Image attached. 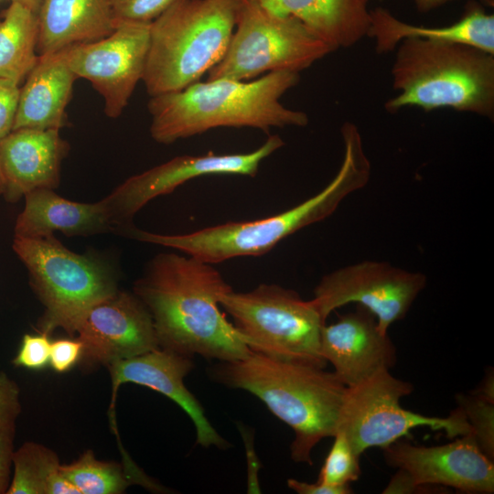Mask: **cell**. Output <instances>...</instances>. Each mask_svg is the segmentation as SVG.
<instances>
[{"instance_id": "6da1fadb", "label": "cell", "mask_w": 494, "mask_h": 494, "mask_svg": "<svg viewBox=\"0 0 494 494\" xmlns=\"http://www.w3.org/2000/svg\"><path fill=\"white\" fill-rule=\"evenodd\" d=\"M230 289L211 263L161 252L134 283V294L152 317L160 348L226 361L252 351L220 309L219 295Z\"/></svg>"}, {"instance_id": "7a4b0ae2", "label": "cell", "mask_w": 494, "mask_h": 494, "mask_svg": "<svg viewBox=\"0 0 494 494\" xmlns=\"http://www.w3.org/2000/svg\"><path fill=\"white\" fill-rule=\"evenodd\" d=\"M299 73L270 72L252 81L227 78L197 81L180 91L150 97V134L159 144L219 127H303L305 112L285 107L281 97L299 81Z\"/></svg>"}, {"instance_id": "3957f363", "label": "cell", "mask_w": 494, "mask_h": 494, "mask_svg": "<svg viewBox=\"0 0 494 494\" xmlns=\"http://www.w3.org/2000/svg\"><path fill=\"white\" fill-rule=\"evenodd\" d=\"M341 134L345 151L337 175L317 194L289 209L266 218L230 221L184 234H160L134 226L124 232L134 240L173 248L211 264L236 257L263 255L286 237L330 216L346 197L369 182L370 164L358 127L345 123Z\"/></svg>"}, {"instance_id": "277c9868", "label": "cell", "mask_w": 494, "mask_h": 494, "mask_svg": "<svg viewBox=\"0 0 494 494\" xmlns=\"http://www.w3.org/2000/svg\"><path fill=\"white\" fill-rule=\"evenodd\" d=\"M209 374L220 384L252 393L292 428L290 454L296 463L312 465L313 448L336 433L347 386L334 372L251 351L242 359L218 361Z\"/></svg>"}, {"instance_id": "5b68a950", "label": "cell", "mask_w": 494, "mask_h": 494, "mask_svg": "<svg viewBox=\"0 0 494 494\" xmlns=\"http://www.w3.org/2000/svg\"><path fill=\"white\" fill-rule=\"evenodd\" d=\"M394 50L391 74L397 93L384 104L389 113L449 108L493 120L494 54L417 38L402 40Z\"/></svg>"}, {"instance_id": "8992f818", "label": "cell", "mask_w": 494, "mask_h": 494, "mask_svg": "<svg viewBox=\"0 0 494 494\" xmlns=\"http://www.w3.org/2000/svg\"><path fill=\"white\" fill-rule=\"evenodd\" d=\"M236 12L237 0H184L151 22L142 79L150 97L180 91L217 65Z\"/></svg>"}, {"instance_id": "52a82bcc", "label": "cell", "mask_w": 494, "mask_h": 494, "mask_svg": "<svg viewBox=\"0 0 494 494\" xmlns=\"http://www.w3.org/2000/svg\"><path fill=\"white\" fill-rule=\"evenodd\" d=\"M12 248L27 267L45 306L40 332L62 328L74 335L87 312L118 290L113 271L99 258L67 249L54 236L15 235Z\"/></svg>"}, {"instance_id": "ba28073f", "label": "cell", "mask_w": 494, "mask_h": 494, "mask_svg": "<svg viewBox=\"0 0 494 494\" xmlns=\"http://www.w3.org/2000/svg\"><path fill=\"white\" fill-rule=\"evenodd\" d=\"M219 303L252 351L286 362L327 365L320 353L326 320L311 299L279 285L261 284L248 292H223Z\"/></svg>"}, {"instance_id": "9c48e42d", "label": "cell", "mask_w": 494, "mask_h": 494, "mask_svg": "<svg viewBox=\"0 0 494 494\" xmlns=\"http://www.w3.org/2000/svg\"><path fill=\"white\" fill-rule=\"evenodd\" d=\"M334 51L301 21L237 0L235 27L221 60L207 80L252 81L270 72L300 73Z\"/></svg>"}, {"instance_id": "30bf717a", "label": "cell", "mask_w": 494, "mask_h": 494, "mask_svg": "<svg viewBox=\"0 0 494 494\" xmlns=\"http://www.w3.org/2000/svg\"><path fill=\"white\" fill-rule=\"evenodd\" d=\"M413 391L412 383L392 376L389 369L379 370L361 382L347 387L336 432L344 434L360 456L369 448L382 449L409 436L416 427L444 431L448 438L471 434L459 406L447 417L425 416L403 408L400 400Z\"/></svg>"}, {"instance_id": "8fae6325", "label": "cell", "mask_w": 494, "mask_h": 494, "mask_svg": "<svg viewBox=\"0 0 494 494\" xmlns=\"http://www.w3.org/2000/svg\"><path fill=\"white\" fill-rule=\"evenodd\" d=\"M426 282L419 272L362 261L324 275L311 301L325 320L335 309L357 303L374 315L380 330L388 334L391 325L406 316Z\"/></svg>"}, {"instance_id": "7c38bea8", "label": "cell", "mask_w": 494, "mask_h": 494, "mask_svg": "<svg viewBox=\"0 0 494 494\" xmlns=\"http://www.w3.org/2000/svg\"><path fill=\"white\" fill-rule=\"evenodd\" d=\"M284 145L279 135L273 134L248 153L176 156L130 177L102 200L114 227L124 229L132 225L134 216L150 200L171 193L193 178L211 175L254 177L261 163Z\"/></svg>"}, {"instance_id": "4fadbf2b", "label": "cell", "mask_w": 494, "mask_h": 494, "mask_svg": "<svg viewBox=\"0 0 494 494\" xmlns=\"http://www.w3.org/2000/svg\"><path fill=\"white\" fill-rule=\"evenodd\" d=\"M150 24L121 22L103 38L65 49L79 78L90 81L103 100L104 113L119 117L142 81L149 46Z\"/></svg>"}, {"instance_id": "5bb4252c", "label": "cell", "mask_w": 494, "mask_h": 494, "mask_svg": "<svg viewBox=\"0 0 494 494\" xmlns=\"http://www.w3.org/2000/svg\"><path fill=\"white\" fill-rule=\"evenodd\" d=\"M382 450L386 463L404 472L419 488L438 490L448 487L465 493H493V459L481 450L471 434L432 446L397 440Z\"/></svg>"}, {"instance_id": "9a60e30c", "label": "cell", "mask_w": 494, "mask_h": 494, "mask_svg": "<svg viewBox=\"0 0 494 494\" xmlns=\"http://www.w3.org/2000/svg\"><path fill=\"white\" fill-rule=\"evenodd\" d=\"M88 365H108L158 349L152 317L134 295L117 291L92 306L76 332Z\"/></svg>"}, {"instance_id": "2e32d148", "label": "cell", "mask_w": 494, "mask_h": 494, "mask_svg": "<svg viewBox=\"0 0 494 494\" xmlns=\"http://www.w3.org/2000/svg\"><path fill=\"white\" fill-rule=\"evenodd\" d=\"M112 376L113 400L118 387L133 382L156 391L177 403L191 418L196 428V443L203 447L226 449L231 446L208 420L204 408L184 384L192 370L191 357L158 348L144 354L113 361L107 365Z\"/></svg>"}, {"instance_id": "e0dca14e", "label": "cell", "mask_w": 494, "mask_h": 494, "mask_svg": "<svg viewBox=\"0 0 494 494\" xmlns=\"http://www.w3.org/2000/svg\"><path fill=\"white\" fill-rule=\"evenodd\" d=\"M320 353L347 387L354 386L396 362V349L365 307L342 315L320 332Z\"/></svg>"}, {"instance_id": "ac0fdd59", "label": "cell", "mask_w": 494, "mask_h": 494, "mask_svg": "<svg viewBox=\"0 0 494 494\" xmlns=\"http://www.w3.org/2000/svg\"><path fill=\"white\" fill-rule=\"evenodd\" d=\"M59 129L20 128L0 140L4 197L16 202L30 191L54 189L70 145Z\"/></svg>"}, {"instance_id": "d6986e66", "label": "cell", "mask_w": 494, "mask_h": 494, "mask_svg": "<svg viewBox=\"0 0 494 494\" xmlns=\"http://www.w3.org/2000/svg\"><path fill=\"white\" fill-rule=\"evenodd\" d=\"M77 79L68 63L65 49L38 55L37 63L20 88L13 130H60L64 127L67 124L66 108Z\"/></svg>"}, {"instance_id": "ffe728a7", "label": "cell", "mask_w": 494, "mask_h": 494, "mask_svg": "<svg viewBox=\"0 0 494 494\" xmlns=\"http://www.w3.org/2000/svg\"><path fill=\"white\" fill-rule=\"evenodd\" d=\"M24 197L25 207L16 218L15 235L37 238L59 231L68 236H88L116 229L102 199L95 203L71 201L48 188L35 189Z\"/></svg>"}, {"instance_id": "44dd1931", "label": "cell", "mask_w": 494, "mask_h": 494, "mask_svg": "<svg viewBox=\"0 0 494 494\" xmlns=\"http://www.w3.org/2000/svg\"><path fill=\"white\" fill-rule=\"evenodd\" d=\"M37 15L38 55L103 38L116 27L112 0H41Z\"/></svg>"}, {"instance_id": "7402d4cb", "label": "cell", "mask_w": 494, "mask_h": 494, "mask_svg": "<svg viewBox=\"0 0 494 494\" xmlns=\"http://www.w3.org/2000/svg\"><path fill=\"white\" fill-rule=\"evenodd\" d=\"M281 16L301 21L333 50L368 37L369 0H250Z\"/></svg>"}, {"instance_id": "603a6c76", "label": "cell", "mask_w": 494, "mask_h": 494, "mask_svg": "<svg viewBox=\"0 0 494 494\" xmlns=\"http://www.w3.org/2000/svg\"><path fill=\"white\" fill-rule=\"evenodd\" d=\"M368 37L374 38L377 53L395 49L403 39L417 38L470 45L494 54V16L478 4H469L462 17L445 27H420L399 20L382 7L370 10Z\"/></svg>"}, {"instance_id": "cb8c5ba5", "label": "cell", "mask_w": 494, "mask_h": 494, "mask_svg": "<svg viewBox=\"0 0 494 494\" xmlns=\"http://www.w3.org/2000/svg\"><path fill=\"white\" fill-rule=\"evenodd\" d=\"M38 15L15 2L0 14V77L18 85L38 61Z\"/></svg>"}, {"instance_id": "d4e9b609", "label": "cell", "mask_w": 494, "mask_h": 494, "mask_svg": "<svg viewBox=\"0 0 494 494\" xmlns=\"http://www.w3.org/2000/svg\"><path fill=\"white\" fill-rule=\"evenodd\" d=\"M12 467L13 476L5 494H48L61 465L52 450L27 442L14 451Z\"/></svg>"}, {"instance_id": "484cf974", "label": "cell", "mask_w": 494, "mask_h": 494, "mask_svg": "<svg viewBox=\"0 0 494 494\" xmlns=\"http://www.w3.org/2000/svg\"><path fill=\"white\" fill-rule=\"evenodd\" d=\"M61 471L81 494H120L132 482H137L121 464L98 460L91 450L70 464L61 465ZM137 477L145 481V478ZM145 482L153 486L150 481Z\"/></svg>"}, {"instance_id": "4316f807", "label": "cell", "mask_w": 494, "mask_h": 494, "mask_svg": "<svg viewBox=\"0 0 494 494\" xmlns=\"http://www.w3.org/2000/svg\"><path fill=\"white\" fill-rule=\"evenodd\" d=\"M20 390L5 371H0V494L11 480L16 422L21 412Z\"/></svg>"}, {"instance_id": "83f0119b", "label": "cell", "mask_w": 494, "mask_h": 494, "mask_svg": "<svg viewBox=\"0 0 494 494\" xmlns=\"http://www.w3.org/2000/svg\"><path fill=\"white\" fill-rule=\"evenodd\" d=\"M333 445L321 467L317 481L337 488H349L360 476V456L341 432H336Z\"/></svg>"}, {"instance_id": "f1b7e54d", "label": "cell", "mask_w": 494, "mask_h": 494, "mask_svg": "<svg viewBox=\"0 0 494 494\" xmlns=\"http://www.w3.org/2000/svg\"><path fill=\"white\" fill-rule=\"evenodd\" d=\"M458 406L464 411L471 435L481 450L491 459L494 454V403L475 394L458 395Z\"/></svg>"}, {"instance_id": "f546056e", "label": "cell", "mask_w": 494, "mask_h": 494, "mask_svg": "<svg viewBox=\"0 0 494 494\" xmlns=\"http://www.w3.org/2000/svg\"><path fill=\"white\" fill-rule=\"evenodd\" d=\"M184 0H112L116 25L121 22L150 24L166 10Z\"/></svg>"}, {"instance_id": "4dcf8cb0", "label": "cell", "mask_w": 494, "mask_h": 494, "mask_svg": "<svg viewBox=\"0 0 494 494\" xmlns=\"http://www.w3.org/2000/svg\"><path fill=\"white\" fill-rule=\"evenodd\" d=\"M50 345L46 333L25 334L12 364L32 370H41L49 363Z\"/></svg>"}, {"instance_id": "1f68e13d", "label": "cell", "mask_w": 494, "mask_h": 494, "mask_svg": "<svg viewBox=\"0 0 494 494\" xmlns=\"http://www.w3.org/2000/svg\"><path fill=\"white\" fill-rule=\"evenodd\" d=\"M19 92L17 83L0 77V140L13 130Z\"/></svg>"}, {"instance_id": "d6a6232c", "label": "cell", "mask_w": 494, "mask_h": 494, "mask_svg": "<svg viewBox=\"0 0 494 494\" xmlns=\"http://www.w3.org/2000/svg\"><path fill=\"white\" fill-rule=\"evenodd\" d=\"M82 355V344L76 339L61 338L51 342L49 364L52 369L63 373L70 370Z\"/></svg>"}, {"instance_id": "836d02e7", "label": "cell", "mask_w": 494, "mask_h": 494, "mask_svg": "<svg viewBox=\"0 0 494 494\" xmlns=\"http://www.w3.org/2000/svg\"><path fill=\"white\" fill-rule=\"evenodd\" d=\"M287 486L298 494H349V488H337L325 485L317 480L314 483L300 481L295 478L287 480Z\"/></svg>"}, {"instance_id": "e575fe53", "label": "cell", "mask_w": 494, "mask_h": 494, "mask_svg": "<svg viewBox=\"0 0 494 494\" xmlns=\"http://www.w3.org/2000/svg\"><path fill=\"white\" fill-rule=\"evenodd\" d=\"M473 394L481 397L489 402L494 403V396H493V374H489L484 381L482 382V385L479 387L478 390L475 391Z\"/></svg>"}, {"instance_id": "d590c367", "label": "cell", "mask_w": 494, "mask_h": 494, "mask_svg": "<svg viewBox=\"0 0 494 494\" xmlns=\"http://www.w3.org/2000/svg\"><path fill=\"white\" fill-rule=\"evenodd\" d=\"M454 0H413L418 12L427 13Z\"/></svg>"}, {"instance_id": "8d00e7d4", "label": "cell", "mask_w": 494, "mask_h": 494, "mask_svg": "<svg viewBox=\"0 0 494 494\" xmlns=\"http://www.w3.org/2000/svg\"><path fill=\"white\" fill-rule=\"evenodd\" d=\"M11 2L18 3L34 13L38 14L41 0H10Z\"/></svg>"}, {"instance_id": "74e56055", "label": "cell", "mask_w": 494, "mask_h": 494, "mask_svg": "<svg viewBox=\"0 0 494 494\" xmlns=\"http://www.w3.org/2000/svg\"><path fill=\"white\" fill-rule=\"evenodd\" d=\"M4 190H5V183H4V178L0 170V195L4 194Z\"/></svg>"}]
</instances>
